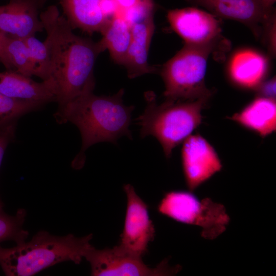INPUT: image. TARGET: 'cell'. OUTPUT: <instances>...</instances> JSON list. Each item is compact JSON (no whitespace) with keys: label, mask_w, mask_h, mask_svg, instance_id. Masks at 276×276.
I'll use <instances>...</instances> for the list:
<instances>
[{"label":"cell","mask_w":276,"mask_h":276,"mask_svg":"<svg viewBox=\"0 0 276 276\" xmlns=\"http://www.w3.org/2000/svg\"><path fill=\"white\" fill-rule=\"evenodd\" d=\"M47 33L45 42L50 78L56 88L58 108L79 96L94 91V66L105 49L100 41L77 35L58 8L52 5L39 15Z\"/></svg>","instance_id":"obj_1"},{"label":"cell","mask_w":276,"mask_h":276,"mask_svg":"<svg viewBox=\"0 0 276 276\" xmlns=\"http://www.w3.org/2000/svg\"><path fill=\"white\" fill-rule=\"evenodd\" d=\"M124 94L123 88L108 96L89 92L58 108L55 114L57 122H71L81 133L82 147L75 162L83 159L86 149L96 143L107 142L117 144L122 136L132 139L129 127L134 107L124 105Z\"/></svg>","instance_id":"obj_2"},{"label":"cell","mask_w":276,"mask_h":276,"mask_svg":"<svg viewBox=\"0 0 276 276\" xmlns=\"http://www.w3.org/2000/svg\"><path fill=\"white\" fill-rule=\"evenodd\" d=\"M93 234L78 237L69 234L56 236L41 230L29 241L11 248L0 247V266L6 275L32 276L57 264H79L87 250Z\"/></svg>","instance_id":"obj_3"},{"label":"cell","mask_w":276,"mask_h":276,"mask_svg":"<svg viewBox=\"0 0 276 276\" xmlns=\"http://www.w3.org/2000/svg\"><path fill=\"white\" fill-rule=\"evenodd\" d=\"M146 102L144 112L136 120L141 127L140 136H154L160 143L166 158L173 150L191 135L201 124V111L209 98L194 100L168 101L158 105L154 93L145 94Z\"/></svg>","instance_id":"obj_4"},{"label":"cell","mask_w":276,"mask_h":276,"mask_svg":"<svg viewBox=\"0 0 276 276\" xmlns=\"http://www.w3.org/2000/svg\"><path fill=\"white\" fill-rule=\"evenodd\" d=\"M216 52L208 47L185 44L183 47L162 65L160 74L165 84L164 96L168 101L210 98L212 91L205 84L209 55Z\"/></svg>","instance_id":"obj_5"},{"label":"cell","mask_w":276,"mask_h":276,"mask_svg":"<svg viewBox=\"0 0 276 276\" xmlns=\"http://www.w3.org/2000/svg\"><path fill=\"white\" fill-rule=\"evenodd\" d=\"M157 209L177 221L200 227L202 237L209 240L224 232L229 221L223 205L209 198L199 200L191 192L185 191L167 193Z\"/></svg>","instance_id":"obj_6"},{"label":"cell","mask_w":276,"mask_h":276,"mask_svg":"<svg viewBox=\"0 0 276 276\" xmlns=\"http://www.w3.org/2000/svg\"><path fill=\"white\" fill-rule=\"evenodd\" d=\"M167 19L173 29L185 44L197 47H208L221 54V47L229 46L221 35V28L217 17L195 7L169 10Z\"/></svg>","instance_id":"obj_7"},{"label":"cell","mask_w":276,"mask_h":276,"mask_svg":"<svg viewBox=\"0 0 276 276\" xmlns=\"http://www.w3.org/2000/svg\"><path fill=\"white\" fill-rule=\"evenodd\" d=\"M84 258L89 263L91 275L156 276L175 274L179 266L171 267L165 259L154 268L145 264L142 257L130 254L119 245L112 248L96 249L93 246L86 252Z\"/></svg>","instance_id":"obj_8"},{"label":"cell","mask_w":276,"mask_h":276,"mask_svg":"<svg viewBox=\"0 0 276 276\" xmlns=\"http://www.w3.org/2000/svg\"><path fill=\"white\" fill-rule=\"evenodd\" d=\"M207 9L217 17L243 24L255 37L264 39L275 22V10L266 7L260 0H186Z\"/></svg>","instance_id":"obj_9"},{"label":"cell","mask_w":276,"mask_h":276,"mask_svg":"<svg viewBox=\"0 0 276 276\" xmlns=\"http://www.w3.org/2000/svg\"><path fill=\"white\" fill-rule=\"evenodd\" d=\"M127 196L124 226L119 246L127 252L142 257L155 237V228L149 219L148 206L137 195L133 186H124Z\"/></svg>","instance_id":"obj_10"},{"label":"cell","mask_w":276,"mask_h":276,"mask_svg":"<svg viewBox=\"0 0 276 276\" xmlns=\"http://www.w3.org/2000/svg\"><path fill=\"white\" fill-rule=\"evenodd\" d=\"M181 160L186 184L191 191L222 168L213 147L198 134H191L183 142Z\"/></svg>","instance_id":"obj_11"},{"label":"cell","mask_w":276,"mask_h":276,"mask_svg":"<svg viewBox=\"0 0 276 276\" xmlns=\"http://www.w3.org/2000/svg\"><path fill=\"white\" fill-rule=\"evenodd\" d=\"M34 0H10L0 6V32L7 36L24 39L44 30Z\"/></svg>","instance_id":"obj_12"},{"label":"cell","mask_w":276,"mask_h":276,"mask_svg":"<svg viewBox=\"0 0 276 276\" xmlns=\"http://www.w3.org/2000/svg\"><path fill=\"white\" fill-rule=\"evenodd\" d=\"M0 93L13 99L43 105L56 101V88L52 79L38 82L14 71L0 72Z\"/></svg>","instance_id":"obj_13"},{"label":"cell","mask_w":276,"mask_h":276,"mask_svg":"<svg viewBox=\"0 0 276 276\" xmlns=\"http://www.w3.org/2000/svg\"><path fill=\"white\" fill-rule=\"evenodd\" d=\"M131 40L124 66L128 77L133 79L155 73L156 68L148 61V53L155 30L154 13L131 25Z\"/></svg>","instance_id":"obj_14"},{"label":"cell","mask_w":276,"mask_h":276,"mask_svg":"<svg viewBox=\"0 0 276 276\" xmlns=\"http://www.w3.org/2000/svg\"><path fill=\"white\" fill-rule=\"evenodd\" d=\"M228 119L265 137L276 129L275 99L259 96Z\"/></svg>","instance_id":"obj_15"},{"label":"cell","mask_w":276,"mask_h":276,"mask_svg":"<svg viewBox=\"0 0 276 276\" xmlns=\"http://www.w3.org/2000/svg\"><path fill=\"white\" fill-rule=\"evenodd\" d=\"M103 0H59L64 16L74 29L100 33L109 18L103 8Z\"/></svg>","instance_id":"obj_16"},{"label":"cell","mask_w":276,"mask_h":276,"mask_svg":"<svg viewBox=\"0 0 276 276\" xmlns=\"http://www.w3.org/2000/svg\"><path fill=\"white\" fill-rule=\"evenodd\" d=\"M267 71L266 59L251 50H243L233 57L228 68L231 80L238 86L256 89L263 82Z\"/></svg>","instance_id":"obj_17"},{"label":"cell","mask_w":276,"mask_h":276,"mask_svg":"<svg viewBox=\"0 0 276 276\" xmlns=\"http://www.w3.org/2000/svg\"><path fill=\"white\" fill-rule=\"evenodd\" d=\"M100 33V42L109 51L113 61L124 65L131 40V28L118 14L110 18Z\"/></svg>","instance_id":"obj_18"},{"label":"cell","mask_w":276,"mask_h":276,"mask_svg":"<svg viewBox=\"0 0 276 276\" xmlns=\"http://www.w3.org/2000/svg\"><path fill=\"white\" fill-rule=\"evenodd\" d=\"M5 49L15 71L29 77L38 76L36 66L24 39L6 35Z\"/></svg>","instance_id":"obj_19"},{"label":"cell","mask_w":276,"mask_h":276,"mask_svg":"<svg viewBox=\"0 0 276 276\" xmlns=\"http://www.w3.org/2000/svg\"><path fill=\"white\" fill-rule=\"evenodd\" d=\"M3 206L0 205V244L12 241L17 244L26 241L29 232L24 228L26 210L20 209L14 215H10L4 211Z\"/></svg>","instance_id":"obj_20"},{"label":"cell","mask_w":276,"mask_h":276,"mask_svg":"<svg viewBox=\"0 0 276 276\" xmlns=\"http://www.w3.org/2000/svg\"><path fill=\"white\" fill-rule=\"evenodd\" d=\"M44 105L12 99L0 93V130L17 122L18 119Z\"/></svg>","instance_id":"obj_21"},{"label":"cell","mask_w":276,"mask_h":276,"mask_svg":"<svg viewBox=\"0 0 276 276\" xmlns=\"http://www.w3.org/2000/svg\"><path fill=\"white\" fill-rule=\"evenodd\" d=\"M36 66L38 76L42 80L50 78L48 50L45 41L42 42L35 36L24 39Z\"/></svg>","instance_id":"obj_22"},{"label":"cell","mask_w":276,"mask_h":276,"mask_svg":"<svg viewBox=\"0 0 276 276\" xmlns=\"http://www.w3.org/2000/svg\"><path fill=\"white\" fill-rule=\"evenodd\" d=\"M16 124L17 122L12 123L0 130V167L5 150L15 137ZM0 205H4L1 198Z\"/></svg>","instance_id":"obj_23"},{"label":"cell","mask_w":276,"mask_h":276,"mask_svg":"<svg viewBox=\"0 0 276 276\" xmlns=\"http://www.w3.org/2000/svg\"><path fill=\"white\" fill-rule=\"evenodd\" d=\"M256 89L259 93L260 96L275 99V78H273L266 82H262Z\"/></svg>","instance_id":"obj_24"},{"label":"cell","mask_w":276,"mask_h":276,"mask_svg":"<svg viewBox=\"0 0 276 276\" xmlns=\"http://www.w3.org/2000/svg\"><path fill=\"white\" fill-rule=\"evenodd\" d=\"M122 11L141 5H155L153 0H113Z\"/></svg>","instance_id":"obj_25"},{"label":"cell","mask_w":276,"mask_h":276,"mask_svg":"<svg viewBox=\"0 0 276 276\" xmlns=\"http://www.w3.org/2000/svg\"><path fill=\"white\" fill-rule=\"evenodd\" d=\"M262 4L268 8H273L275 0H260Z\"/></svg>","instance_id":"obj_26"},{"label":"cell","mask_w":276,"mask_h":276,"mask_svg":"<svg viewBox=\"0 0 276 276\" xmlns=\"http://www.w3.org/2000/svg\"><path fill=\"white\" fill-rule=\"evenodd\" d=\"M34 1L36 3L38 7L39 8L42 7V6L44 4V3L46 2L47 0H34Z\"/></svg>","instance_id":"obj_27"},{"label":"cell","mask_w":276,"mask_h":276,"mask_svg":"<svg viewBox=\"0 0 276 276\" xmlns=\"http://www.w3.org/2000/svg\"><path fill=\"white\" fill-rule=\"evenodd\" d=\"M0 247H1V245H0Z\"/></svg>","instance_id":"obj_28"}]
</instances>
